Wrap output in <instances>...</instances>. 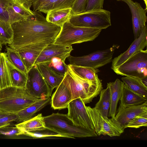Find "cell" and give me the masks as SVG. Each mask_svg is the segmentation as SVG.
<instances>
[{
  "instance_id": "5b68a950",
  "label": "cell",
  "mask_w": 147,
  "mask_h": 147,
  "mask_svg": "<svg viewBox=\"0 0 147 147\" xmlns=\"http://www.w3.org/2000/svg\"><path fill=\"white\" fill-rule=\"evenodd\" d=\"M47 128L55 132L67 135L73 138L97 136L95 131L75 125L67 114L53 113L44 117Z\"/></svg>"
},
{
  "instance_id": "bcb514c9",
  "label": "cell",
  "mask_w": 147,
  "mask_h": 147,
  "mask_svg": "<svg viewBox=\"0 0 147 147\" xmlns=\"http://www.w3.org/2000/svg\"><path fill=\"white\" fill-rule=\"evenodd\" d=\"M1 53V52H0V54Z\"/></svg>"
},
{
  "instance_id": "277c9868",
  "label": "cell",
  "mask_w": 147,
  "mask_h": 147,
  "mask_svg": "<svg viewBox=\"0 0 147 147\" xmlns=\"http://www.w3.org/2000/svg\"><path fill=\"white\" fill-rule=\"evenodd\" d=\"M102 29L76 26L68 21L61 27L53 43L65 46H71L94 40Z\"/></svg>"
},
{
  "instance_id": "4316f807",
  "label": "cell",
  "mask_w": 147,
  "mask_h": 147,
  "mask_svg": "<svg viewBox=\"0 0 147 147\" xmlns=\"http://www.w3.org/2000/svg\"><path fill=\"white\" fill-rule=\"evenodd\" d=\"M121 79L129 88L147 99V87L143 84L140 79L128 76L122 77Z\"/></svg>"
},
{
  "instance_id": "8d00e7d4",
  "label": "cell",
  "mask_w": 147,
  "mask_h": 147,
  "mask_svg": "<svg viewBox=\"0 0 147 147\" xmlns=\"http://www.w3.org/2000/svg\"><path fill=\"white\" fill-rule=\"evenodd\" d=\"M88 0H76L71 7V15L84 12Z\"/></svg>"
},
{
  "instance_id": "5bb4252c",
  "label": "cell",
  "mask_w": 147,
  "mask_h": 147,
  "mask_svg": "<svg viewBox=\"0 0 147 147\" xmlns=\"http://www.w3.org/2000/svg\"><path fill=\"white\" fill-rule=\"evenodd\" d=\"M147 27L146 25L139 36L134 39L128 49L112 60L111 69L113 70L118 67L136 52L143 50L147 45Z\"/></svg>"
},
{
  "instance_id": "e0dca14e",
  "label": "cell",
  "mask_w": 147,
  "mask_h": 147,
  "mask_svg": "<svg viewBox=\"0 0 147 147\" xmlns=\"http://www.w3.org/2000/svg\"><path fill=\"white\" fill-rule=\"evenodd\" d=\"M76 0H32L33 11H38L47 14L57 9L71 8Z\"/></svg>"
},
{
  "instance_id": "30bf717a",
  "label": "cell",
  "mask_w": 147,
  "mask_h": 147,
  "mask_svg": "<svg viewBox=\"0 0 147 147\" xmlns=\"http://www.w3.org/2000/svg\"><path fill=\"white\" fill-rule=\"evenodd\" d=\"M26 89L32 96L39 99L48 98L52 90L48 84L36 65L28 72Z\"/></svg>"
},
{
  "instance_id": "60d3db41",
  "label": "cell",
  "mask_w": 147,
  "mask_h": 147,
  "mask_svg": "<svg viewBox=\"0 0 147 147\" xmlns=\"http://www.w3.org/2000/svg\"><path fill=\"white\" fill-rule=\"evenodd\" d=\"M143 84L146 87H147V77L141 79Z\"/></svg>"
},
{
  "instance_id": "7c38bea8",
  "label": "cell",
  "mask_w": 147,
  "mask_h": 147,
  "mask_svg": "<svg viewBox=\"0 0 147 147\" xmlns=\"http://www.w3.org/2000/svg\"><path fill=\"white\" fill-rule=\"evenodd\" d=\"M73 50L72 46H65L50 44L46 46L36 59L34 65L39 64H48L53 58L57 57L65 61Z\"/></svg>"
},
{
  "instance_id": "44dd1931",
  "label": "cell",
  "mask_w": 147,
  "mask_h": 147,
  "mask_svg": "<svg viewBox=\"0 0 147 147\" xmlns=\"http://www.w3.org/2000/svg\"><path fill=\"white\" fill-rule=\"evenodd\" d=\"M120 100L119 106L122 107L137 105L147 101V99L134 92L125 84Z\"/></svg>"
},
{
  "instance_id": "ab89813d",
  "label": "cell",
  "mask_w": 147,
  "mask_h": 147,
  "mask_svg": "<svg viewBox=\"0 0 147 147\" xmlns=\"http://www.w3.org/2000/svg\"><path fill=\"white\" fill-rule=\"evenodd\" d=\"M21 2L28 9H30L32 5V0H20Z\"/></svg>"
},
{
  "instance_id": "f35d334b",
  "label": "cell",
  "mask_w": 147,
  "mask_h": 147,
  "mask_svg": "<svg viewBox=\"0 0 147 147\" xmlns=\"http://www.w3.org/2000/svg\"><path fill=\"white\" fill-rule=\"evenodd\" d=\"M18 117L16 113H10L0 118V128L10 125L13 121H16Z\"/></svg>"
},
{
  "instance_id": "836d02e7",
  "label": "cell",
  "mask_w": 147,
  "mask_h": 147,
  "mask_svg": "<svg viewBox=\"0 0 147 147\" xmlns=\"http://www.w3.org/2000/svg\"><path fill=\"white\" fill-rule=\"evenodd\" d=\"M19 0H0V21L9 23L8 9Z\"/></svg>"
},
{
  "instance_id": "f6af8a7d",
  "label": "cell",
  "mask_w": 147,
  "mask_h": 147,
  "mask_svg": "<svg viewBox=\"0 0 147 147\" xmlns=\"http://www.w3.org/2000/svg\"><path fill=\"white\" fill-rule=\"evenodd\" d=\"M116 1H121V0H116Z\"/></svg>"
},
{
  "instance_id": "2e32d148",
  "label": "cell",
  "mask_w": 147,
  "mask_h": 147,
  "mask_svg": "<svg viewBox=\"0 0 147 147\" xmlns=\"http://www.w3.org/2000/svg\"><path fill=\"white\" fill-rule=\"evenodd\" d=\"M147 113V101L141 104L126 107H119L115 119L124 130L125 126L136 116Z\"/></svg>"
},
{
  "instance_id": "3957f363",
  "label": "cell",
  "mask_w": 147,
  "mask_h": 147,
  "mask_svg": "<svg viewBox=\"0 0 147 147\" xmlns=\"http://www.w3.org/2000/svg\"><path fill=\"white\" fill-rule=\"evenodd\" d=\"M64 77L69 84L72 100L80 98L85 105L92 101L102 89L101 81L91 82L78 75L68 67Z\"/></svg>"
},
{
  "instance_id": "74e56055",
  "label": "cell",
  "mask_w": 147,
  "mask_h": 147,
  "mask_svg": "<svg viewBox=\"0 0 147 147\" xmlns=\"http://www.w3.org/2000/svg\"><path fill=\"white\" fill-rule=\"evenodd\" d=\"M104 0H88L85 10L86 12L93 10L103 9Z\"/></svg>"
},
{
  "instance_id": "b9f144b4",
  "label": "cell",
  "mask_w": 147,
  "mask_h": 147,
  "mask_svg": "<svg viewBox=\"0 0 147 147\" xmlns=\"http://www.w3.org/2000/svg\"><path fill=\"white\" fill-rule=\"evenodd\" d=\"M10 113L5 112L0 110V118L6 116Z\"/></svg>"
},
{
  "instance_id": "cb8c5ba5",
  "label": "cell",
  "mask_w": 147,
  "mask_h": 147,
  "mask_svg": "<svg viewBox=\"0 0 147 147\" xmlns=\"http://www.w3.org/2000/svg\"><path fill=\"white\" fill-rule=\"evenodd\" d=\"M15 126L24 133L27 132L36 131L47 128L44 117L41 113H39L28 120L16 124Z\"/></svg>"
},
{
  "instance_id": "f1b7e54d",
  "label": "cell",
  "mask_w": 147,
  "mask_h": 147,
  "mask_svg": "<svg viewBox=\"0 0 147 147\" xmlns=\"http://www.w3.org/2000/svg\"><path fill=\"white\" fill-rule=\"evenodd\" d=\"M7 57L10 62L16 68L27 74L28 71L19 55L15 50L6 47Z\"/></svg>"
},
{
  "instance_id": "ac0fdd59",
  "label": "cell",
  "mask_w": 147,
  "mask_h": 147,
  "mask_svg": "<svg viewBox=\"0 0 147 147\" xmlns=\"http://www.w3.org/2000/svg\"><path fill=\"white\" fill-rule=\"evenodd\" d=\"M49 44L46 43H42L15 50L19 55L28 71L34 65L36 59L42 50Z\"/></svg>"
},
{
  "instance_id": "8fae6325",
  "label": "cell",
  "mask_w": 147,
  "mask_h": 147,
  "mask_svg": "<svg viewBox=\"0 0 147 147\" xmlns=\"http://www.w3.org/2000/svg\"><path fill=\"white\" fill-rule=\"evenodd\" d=\"M67 114L76 125L95 131L94 128L86 108L85 104L80 98L72 100L69 103Z\"/></svg>"
},
{
  "instance_id": "9c48e42d",
  "label": "cell",
  "mask_w": 147,
  "mask_h": 147,
  "mask_svg": "<svg viewBox=\"0 0 147 147\" xmlns=\"http://www.w3.org/2000/svg\"><path fill=\"white\" fill-rule=\"evenodd\" d=\"M86 108L97 135L118 136L124 132L117 123L112 118L102 116L94 107L86 106Z\"/></svg>"
},
{
  "instance_id": "4fadbf2b",
  "label": "cell",
  "mask_w": 147,
  "mask_h": 147,
  "mask_svg": "<svg viewBox=\"0 0 147 147\" xmlns=\"http://www.w3.org/2000/svg\"><path fill=\"white\" fill-rule=\"evenodd\" d=\"M128 5L132 15V22L134 39L140 35L146 26L147 9H144L140 4L132 0H121Z\"/></svg>"
},
{
  "instance_id": "d4e9b609",
  "label": "cell",
  "mask_w": 147,
  "mask_h": 147,
  "mask_svg": "<svg viewBox=\"0 0 147 147\" xmlns=\"http://www.w3.org/2000/svg\"><path fill=\"white\" fill-rule=\"evenodd\" d=\"M71 8L57 9L51 10L47 13V20L61 28L71 16Z\"/></svg>"
},
{
  "instance_id": "ffe728a7",
  "label": "cell",
  "mask_w": 147,
  "mask_h": 147,
  "mask_svg": "<svg viewBox=\"0 0 147 147\" xmlns=\"http://www.w3.org/2000/svg\"><path fill=\"white\" fill-rule=\"evenodd\" d=\"M49 98L39 99L29 106L18 112L16 114L18 117L16 122L20 123L30 119L37 112L49 104L51 101Z\"/></svg>"
},
{
  "instance_id": "d590c367",
  "label": "cell",
  "mask_w": 147,
  "mask_h": 147,
  "mask_svg": "<svg viewBox=\"0 0 147 147\" xmlns=\"http://www.w3.org/2000/svg\"><path fill=\"white\" fill-rule=\"evenodd\" d=\"M10 125L0 128V135H3L8 136H15L23 135L24 132L15 126Z\"/></svg>"
},
{
  "instance_id": "7402d4cb",
  "label": "cell",
  "mask_w": 147,
  "mask_h": 147,
  "mask_svg": "<svg viewBox=\"0 0 147 147\" xmlns=\"http://www.w3.org/2000/svg\"><path fill=\"white\" fill-rule=\"evenodd\" d=\"M5 57L11 86L26 88L27 74L19 70L13 65L7 59L6 53Z\"/></svg>"
},
{
  "instance_id": "7bdbcfd3",
  "label": "cell",
  "mask_w": 147,
  "mask_h": 147,
  "mask_svg": "<svg viewBox=\"0 0 147 147\" xmlns=\"http://www.w3.org/2000/svg\"><path fill=\"white\" fill-rule=\"evenodd\" d=\"M2 44L0 42V51L2 49Z\"/></svg>"
},
{
  "instance_id": "603a6c76",
  "label": "cell",
  "mask_w": 147,
  "mask_h": 147,
  "mask_svg": "<svg viewBox=\"0 0 147 147\" xmlns=\"http://www.w3.org/2000/svg\"><path fill=\"white\" fill-rule=\"evenodd\" d=\"M36 65L45 80L52 90L58 87L63 80L64 76L57 74L47 64H41Z\"/></svg>"
},
{
  "instance_id": "6da1fadb",
  "label": "cell",
  "mask_w": 147,
  "mask_h": 147,
  "mask_svg": "<svg viewBox=\"0 0 147 147\" xmlns=\"http://www.w3.org/2000/svg\"><path fill=\"white\" fill-rule=\"evenodd\" d=\"M33 12V15L11 24L13 36L9 47L18 50L54 42L61 28L48 22L41 12Z\"/></svg>"
},
{
  "instance_id": "484cf974",
  "label": "cell",
  "mask_w": 147,
  "mask_h": 147,
  "mask_svg": "<svg viewBox=\"0 0 147 147\" xmlns=\"http://www.w3.org/2000/svg\"><path fill=\"white\" fill-rule=\"evenodd\" d=\"M68 66L78 75L91 82H97L101 81L97 74L99 71L97 69L70 64L68 65Z\"/></svg>"
},
{
  "instance_id": "f546056e",
  "label": "cell",
  "mask_w": 147,
  "mask_h": 147,
  "mask_svg": "<svg viewBox=\"0 0 147 147\" xmlns=\"http://www.w3.org/2000/svg\"><path fill=\"white\" fill-rule=\"evenodd\" d=\"M5 53L0 54V90L6 87L11 86L5 60Z\"/></svg>"
},
{
  "instance_id": "83f0119b",
  "label": "cell",
  "mask_w": 147,
  "mask_h": 147,
  "mask_svg": "<svg viewBox=\"0 0 147 147\" xmlns=\"http://www.w3.org/2000/svg\"><path fill=\"white\" fill-rule=\"evenodd\" d=\"M100 99L96 103L95 109L97 110L102 116L108 117L110 99L109 88L107 86L106 89H102L99 94Z\"/></svg>"
},
{
  "instance_id": "52a82bcc",
  "label": "cell",
  "mask_w": 147,
  "mask_h": 147,
  "mask_svg": "<svg viewBox=\"0 0 147 147\" xmlns=\"http://www.w3.org/2000/svg\"><path fill=\"white\" fill-rule=\"evenodd\" d=\"M117 74L140 79L147 77V51H139L118 67L113 69Z\"/></svg>"
},
{
  "instance_id": "1f68e13d",
  "label": "cell",
  "mask_w": 147,
  "mask_h": 147,
  "mask_svg": "<svg viewBox=\"0 0 147 147\" xmlns=\"http://www.w3.org/2000/svg\"><path fill=\"white\" fill-rule=\"evenodd\" d=\"M23 135L37 139L48 137H61L69 138H73L67 134H61L47 128L45 129L32 132H25Z\"/></svg>"
},
{
  "instance_id": "8992f818",
  "label": "cell",
  "mask_w": 147,
  "mask_h": 147,
  "mask_svg": "<svg viewBox=\"0 0 147 147\" xmlns=\"http://www.w3.org/2000/svg\"><path fill=\"white\" fill-rule=\"evenodd\" d=\"M74 26L106 29L111 26V12L104 9L93 10L71 15L69 20Z\"/></svg>"
},
{
  "instance_id": "9a60e30c",
  "label": "cell",
  "mask_w": 147,
  "mask_h": 147,
  "mask_svg": "<svg viewBox=\"0 0 147 147\" xmlns=\"http://www.w3.org/2000/svg\"><path fill=\"white\" fill-rule=\"evenodd\" d=\"M72 100L71 90L68 82L64 77L52 96L51 99V107L55 110L67 108Z\"/></svg>"
},
{
  "instance_id": "ee69618b",
  "label": "cell",
  "mask_w": 147,
  "mask_h": 147,
  "mask_svg": "<svg viewBox=\"0 0 147 147\" xmlns=\"http://www.w3.org/2000/svg\"><path fill=\"white\" fill-rule=\"evenodd\" d=\"M144 2H145V5H146V9H147V0H144Z\"/></svg>"
},
{
  "instance_id": "d6986e66",
  "label": "cell",
  "mask_w": 147,
  "mask_h": 147,
  "mask_svg": "<svg viewBox=\"0 0 147 147\" xmlns=\"http://www.w3.org/2000/svg\"><path fill=\"white\" fill-rule=\"evenodd\" d=\"M124 83L118 78L112 82L108 83L107 86L109 87L110 93V104L108 117H111L113 120L116 121V115L118 102L121 96Z\"/></svg>"
},
{
  "instance_id": "4dcf8cb0",
  "label": "cell",
  "mask_w": 147,
  "mask_h": 147,
  "mask_svg": "<svg viewBox=\"0 0 147 147\" xmlns=\"http://www.w3.org/2000/svg\"><path fill=\"white\" fill-rule=\"evenodd\" d=\"M13 31L11 25L0 21V42L2 44H10L13 39Z\"/></svg>"
},
{
  "instance_id": "ba28073f",
  "label": "cell",
  "mask_w": 147,
  "mask_h": 147,
  "mask_svg": "<svg viewBox=\"0 0 147 147\" xmlns=\"http://www.w3.org/2000/svg\"><path fill=\"white\" fill-rule=\"evenodd\" d=\"M113 45L109 48L98 51L88 55L81 56L70 55L67 58L69 64L91 68L96 69L112 61L115 50L119 47Z\"/></svg>"
},
{
  "instance_id": "7a4b0ae2",
  "label": "cell",
  "mask_w": 147,
  "mask_h": 147,
  "mask_svg": "<svg viewBox=\"0 0 147 147\" xmlns=\"http://www.w3.org/2000/svg\"><path fill=\"white\" fill-rule=\"evenodd\" d=\"M38 99L31 95L26 88L8 86L0 90V110L16 113Z\"/></svg>"
},
{
  "instance_id": "e575fe53",
  "label": "cell",
  "mask_w": 147,
  "mask_h": 147,
  "mask_svg": "<svg viewBox=\"0 0 147 147\" xmlns=\"http://www.w3.org/2000/svg\"><path fill=\"white\" fill-rule=\"evenodd\" d=\"M147 126V113L137 116L134 118L127 125V127L138 128L142 127Z\"/></svg>"
},
{
  "instance_id": "d6a6232c",
  "label": "cell",
  "mask_w": 147,
  "mask_h": 147,
  "mask_svg": "<svg viewBox=\"0 0 147 147\" xmlns=\"http://www.w3.org/2000/svg\"><path fill=\"white\" fill-rule=\"evenodd\" d=\"M47 65L55 72L63 76L68 69V65L66 64L65 61L58 57L53 58Z\"/></svg>"
}]
</instances>
